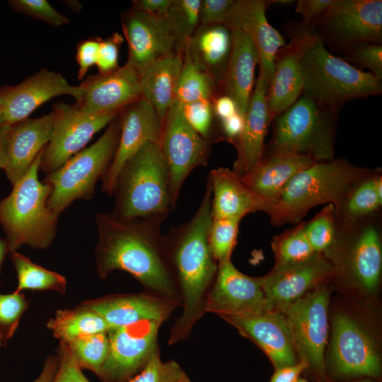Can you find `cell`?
<instances>
[{
  "instance_id": "obj_1",
  "label": "cell",
  "mask_w": 382,
  "mask_h": 382,
  "mask_svg": "<svg viewBox=\"0 0 382 382\" xmlns=\"http://www.w3.org/2000/svg\"><path fill=\"white\" fill-rule=\"evenodd\" d=\"M98 239L95 249L97 272L105 279L115 270L129 273L144 291L182 307L170 272L161 232L163 217L121 221L110 214L96 216Z\"/></svg>"
},
{
  "instance_id": "obj_2",
  "label": "cell",
  "mask_w": 382,
  "mask_h": 382,
  "mask_svg": "<svg viewBox=\"0 0 382 382\" xmlns=\"http://www.w3.org/2000/svg\"><path fill=\"white\" fill-rule=\"evenodd\" d=\"M209 178L202 202L192 217L163 236L166 259L182 300L183 313L170 330L168 345L186 340L207 313V303L218 263L208 241L212 221Z\"/></svg>"
},
{
  "instance_id": "obj_3",
  "label": "cell",
  "mask_w": 382,
  "mask_h": 382,
  "mask_svg": "<svg viewBox=\"0 0 382 382\" xmlns=\"http://www.w3.org/2000/svg\"><path fill=\"white\" fill-rule=\"evenodd\" d=\"M110 215L118 220L166 218L173 209L168 170L159 144L149 142L124 165Z\"/></svg>"
},
{
  "instance_id": "obj_4",
  "label": "cell",
  "mask_w": 382,
  "mask_h": 382,
  "mask_svg": "<svg viewBox=\"0 0 382 382\" xmlns=\"http://www.w3.org/2000/svg\"><path fill=\"white\" fill-rule=\"evenodd\" d=\"M367 172L345 160L316 162L292 178L267 214L274 224L281 225L300 222L317 205L332 204L337 209Z\"/></svg>"
},
{
  "instance_id": "obj_5",
  "label": "cell",
  "mask_w": 382,
  "mask_h": 382,
  "mask_svg": "<svg viewBox=\"0 0 382 382\" xmlns=\"http://www.w3.org/2000/svg\"><path fill=\"white\" fill-rule=\"evenodd\" d=\"M43 151L23 177L13 185L9 195L0 201V224L11 253L23 245L45 249L56 236L59 214L47 206L52 188L38 178Z\"/></svg>"
},
{
  "instance_id": "obj_6",
  "label": "cell",
  "mask_w": 382,
  "mask_h": 382,
  "mask_svg": "<svg viewBox=\"0 0 382 382\" xmlns=\"http://www.w3.org/2000/svg\"><path fill=\"white\" fill-rule=\"evenodd\" d=\"M301 67L303 94L328 109L339 111L349 101L382 92L381 80L331 54L318 34L303 53Z\"/></svg>"
},
{
  "instance_id": "obj_7",
  "label": "cell",
  "mask_w": 382,
  "mask_h": 382,
  "mask_svg": "<svg viewBox=\"0 0 382 382\" xmlns=\"http://www.w3.org/2000/svg\"><path fill=\"white\" fill-rule=\"evenodd\" d=\"M338 110L319 105L304 94L275 117L271 151L308 156L316 162L334 156V129Z\"/></svg>"
},
{
  "instance_id": "obj_8",
  "label": "cell",
  "mask_w": 382,
  "mask_h": 382,
  "mask_svg": "<svg viewBox=\"0 0 382 382\" xmlns=\"http://www.w3.org/2000/svg\"><path fill=\"white\" fill-rule=\"evenodd\" d=\"M120 134L119 115L91 146L70 158L47 174L44 183L51 186L48 207L60 214L76 199L89 200L98 179L103 178L115 154Z\"/></svg>"
},
{
  "instance_id": "obj_9",
  "label": "cell",
  "mask_w": 382,
  "mask_h": 382,
  "mask_svg": "<svg viewBox=\"0 0 382 382\" xmlns=\"http://www.w3.org/2000/svg\"><path fill=\"white\" fill-rule=\"evenodd\" d=\"M329 291L318 287L294 302L278 308L286 317L299 360L305 361L317 382H330L325 349L328 342Z\"/></svg>"
},
{
  "instance_id": "obj_10",
  "label": "cell",
  "mask_w": 382,
  "mask_h": 382,
  "mask_svg": "<svg viewBox=\"0 0 382 382\" xmlns=\"http://www.w3.org/2000/svg\"><path fill=\"white\" fill-rule=\"evenodd\" d=\"M325 371L335 380L378 379L381 375V360L376 343L366 330L346 314L338 313L333 319Z\"/></svg>"
},
{
  "instance_id": "obj_11",
  "label": "cell",
  "mask_w": 382,
  "mask_h": 382,
  "mask_svg": "<svg viewBox=\"0 0 382 382\" xmlns=\"http://www.w3.org/2000/svg\"><path fill=\"white\" fill-rule=\"evenodd\" d=\"M159 146L168 170L174 208L190 173L199 166L207 165L209 142L187 123L182 105L175 100L163 120Z\"/></svg>"
},
{
  "instance_id": "obj_12",
  "label": "cell",
  "mask_w": 382,
  "mask_h": 382,
  "mask_svg": "<svg viewBox=\"0 0 382 382\" xmlns=\"http://www.w3.org/2000/svg\"><path fill=\"white\" fill-rule=\"evenodd\" d=\"M52 137L43 151L40 170L50 173L83 149L93 135L113 121L121 112H87L74 105H53Z\"/></svg>"
},
{
  "instance_id": "obj_13",
  "label": "cell",
  "mask_w": 382,
  "mask_h": 382,
  "mask_svg": "<svg viewBox=\"0 0 382 382\" xmlns=\"http://www.w3.org/2000/svg\"><path fill=\"white\" fill-rule=\"evenodd\" d=\"M318 21L320 38L345 51L361 43L381 44V0H333Z\"/></svg>"
},
{
  "instance_id": "obj_14",
  "label": "cell",
  "mask_w": 382,
  "mask_h": 382,
  "mask_svg": "<svg viewBox=\"0 0 382 382\" xmlns=\"http://www.w3.org/2000/svg\"><path fill=\"white\" fill-rule=\"evenodd\" d=\"M161 323L145 320L107 331L108 356L97 375L103 382H128L146 365L158 345Z\"/></svg>"
},
{
  "instance_id": "obj_15",
  "label": "cell",
  "mask_w": 382,
  "mask_h": 382,
  "mask_svg": "<svg viewBox=\"0 0 382 382\" xmlns=\"http://www.w3.org/2000/svg\"><path fill=\"white\" fill-rule=\"evenodd\" d=\"M120 134L114 157L102 178V190L112 195L117 178L126 162L149 142L160 144L163 122L144 98L120 113Z\"/></svg>"
},
{
  "instance_id": "obj_16",
  "label": "cell",
  "mask_w": 382,
  "mask_h": 382,
  "mask_svg": "<svg viewBox=\"0 0 382 382\" xmlns=\"http://www.w3.org/2000/svg\"><path fill=\"white\" fill-rule=\"evenodd\" d=\"M273 310L267 301L262 277H253L240 272L227 260L218 265L209 292L207 313L221 317Z\"/></svg>"
},
{
  "instance_id": "obj_17",
  "label": "cell",
  "mask_w": 382,
  "mask_h": 382,
  "mask_svg": "<svg viewBox=\"0 0 382 382\" xmlns=\"http://www.w3.org/2000/svg\"><path fill=\"white\" fill-rule=\"evenodd\" d=\"M127 41L126 64L137 71L167 56L183 52L161 16L130 9L122 16Z\"/></svg>"
},
{
  "instance_id": "obj_18",
  "label": "cell",
  "mask_w": 382,
  "mask_h": 382,
  "mask_svg": "<svg viewBox=\"0 0 382 382\" xmlns=\"http://www.w3.org/2000/svg\"><path fill=\"white\" fill-rule=\"evenodd\" d=\"M239 332L255 342L268 356L275 369L299 361L288 321L277 310L223 316Z\"/></svg>"
},
{
  "instance_id": "obj_19",
  "label": "cell",
  "mask_w": 382,
  "mask_h": 382,
  "mask_svg": "<svg viewBox=\"0 0 382 382\" xmlns=\"http://www.w3.org/2000/svg\"><path fill=\"white\" fill-rule=\"evenodd\" d=\"M317 36V31L306 27L294 34L289 42L278 51L267 93L271 122L303 93L301 61L303 53Z\"/></svg>"
},
{
  "instance_id": "obj_20",
  "label": "cell",
  "mask_w": 382,
  "mask_h": 382,
  "mask_svg": "<svg viewBox=\"0 0 382 382\" xmlns=\"http://www.w3.org/2000/svg\"><path fill=\"white\" fill-rule=\"evenodd\" d=\"M334 265L322 253H315L306 260L275 265L262 277V288L273 310L295 301L331 276Z\"/></svg>"
},
{
  "instance_id": "obj_21",
  "label": "cell",
  "mask_w": 382,
  "mask_h": 382,
  "mask_svg": "<svg viewBox=\"0 0 382 382\" xmlns=\"http://www.w3.org/2000/svg\"><path fill=\"white\" fill-rule=\"evenodd\" d=\"M3 114L6 125L25 119L39 106L54 97L67 95L79 100L81 86L71 85L61 74L42 69L19 84L1 88Z\"/></svg>"
},
{
  "instance_id": "obj_22",
  "label": "cell",
  "mask_w": 382,
  "mask_h": 382,
  "mask_svg": "<svg viewBox=\"0 0 382 382\" xmlns=\"http://www.w3.org/2000/svg\"><path fill=\"white\" fill-rule=\"evenodd\" d=\"M80 86L82 94L74 105L87 112H121L142 98L139 74L127 64L112 72L91 76Z\"/></svg>"
},
{
  "instance_id": "obj_23",
  "label": "cell",
  "mask_w": 382,
  "mask_h": 382,
  "mask_svg": "<svg viewBox=\"0 0 382 382\" xmlns=\"http://www.w3.org/2000/svg\"><path fill=\"white\" fill-rule=\"evenodd\" d=\"M267 4L263 0H236L225 25L248 34L257 53L259 76L270 84L276 55L286 43L284 37L267 21Z\"/></svg>"
},
{
  "instance_id": "obj_24",
  "label": "cell",
  "mask_w": 382,
  "mask_h": 382,
  "mask_svg": "<svg viewBox=\"0 0 382 382\" xmlns=\"http://www.w3.org/2000/svg\"><path fill=\"white\" fill-rule=\"evenodd\" d=\"M81 306L98 313L111 328L145 320L162 324L178 307L170 301L146 291L110 294L85 301Z\"/></svg>"
},
{
  "instance_id": "obj_25",
  "label": "cell",
  "mask_w": 382,
  "mask_h": 382,
  "mask_svg": "<svg viewBox=\"0 0 382 382\" xmlns=\"http://www.w3.org/2000/svg\"><path fill=\"white\" fill-rule=\"evenodd\" d=\"M269 83L258 76L244 117L243 130L235 142L237 157L233 172L239 177L249 173L261 160L265 139L271 122L267 100Z\"/></svg>"
},
{
  "instance_id": "obj_26",
  "label": "cell",
  "mask_w": 382,
  "mask_h": 382,
  "mask_svg": "<svg viewBox=\"0 0 382 382\" xmlns=\"http://www.w3.org/2000/svg\"><path fill=\"white\" fill-rule=\"evenodd\" d=\"M54 124L52 112L38 118H27L10 125L7 162L4 169L13 185L28 171L50 142Z\"/></svg>"
},
{
  "instance_id": "obj_27",
  "label": "cell",
  "mask_w": 382,
  "mask_h": 382,
  "mask_svg": "<svg viewBox=\"0 0 382 382\" xmlns=\"http://www.w3.org/2000/svg\"><path fill=\"white\" fill-rule=\"evenodd\" d=\"M208 178L212 187V219H242L253 212L268 213L270 204L250 190L233 170L223 167L213 169Z\"/></svg>"
},
{
  "instance_id": "obj_28",
  "label": "cell",
  "mask_w": 382,
  "mask_h": 382,
  "mask_svg": "<svg viewBox=\"0 0 382 382\" xmlns=\"http://www.w3.org/2000/svg\"><path fill=\"white\" fill-rule=\"evenodd\" d=\"M316 161L308 156L274 151L263 155L259 163L241 177L246 186L271 205L297 173Z\"/></svg>"
},
{
  "instance_id": "obj_29",
  "label": "cell",
  "mask_w": 382,
  "mask_h": 382,
  "mask_svg": "<svg viewBox=\"0 0 382 382\" xmlns=\"http://www.w3.org/2000/svg\"><path fill=\"white\" fill-rule=\"evenodd\" d=\"M230 29L231 50L221 86L224 94L233 98L238 112L245 117L253 91L258 56L247 33L239 28Z\"/></svg>"
},
{
  "instance_id": "obj_30",
  "label": "cell",
  "mask_w": 382,
  "mask_h": 382,
  "mask_svg": "<svg viewBox=\"0 0 382 382\" xmlns=\"http://www.w3.org/2000/svg\"><path fill=\"white\" fill-rule=\"evenodd\" d=\"M231 45V30L226 25H199L185 48L195 64L221 86Z\"/></svg>"
},
{
  "instance_id": "obj_31",
  "label": "cell",
  "mask_w": 382,
  "mask_h": 382,
  "mask_svg": "<svg viewBox=\"0 0 382 382\" xmlns=\"http://www.w3.org/2000/svg\"><path fill=\"white\" fill-rule=\"evenodd\" d=\"M183 54L161 58L137 71L142 97L154 105L162 122L176 98Z\"/></svg>"
},
{
  "instance_id": "obj_32",
  "label": "cell",
  "mask_w": 382,
  "mask_h": 382,
  "mask_svg": "<svg viewBox=\"0 0 382 382\" xmlns=\"http://www.w3.org/2000/svg\"><path fill=\"white\" fill-rule=\"evenodd\" d=\"M382 270L380 236L374 226L365 227L348 250L346 270L355 285L366 292L378 286Z\"/></svg>"
},
{
  "instance_id": "obj_33",
  "label": "cell",
  "mask_w": 382,
  "mask_h": 382,
  "mask_svg": "<svg viewBox=\"0 0 382 382\" xmlns=\"http://www.w3.org/2000/svg\"><path fill=\"white\" fill-rule=\"evenodd\" d=\"M47 326L59 342L64 343L111 328L98 313L81 305L74 309L57 311Z\"/></svg>"
},
{
  "instance_id": "obj_34",
  "label": "cell",
  "mask_w": 382,
  "mask_h": 382,
  "mask_svg": "<svg viewBox=\"0 0 382 382\" xmlns=\"http://www.w3.org/2000/svg\"><path fill=\"white\" fill-rule=\"evenodd\" d=\"M11 260L16 270L18 286L14 292L23 290H52L64 294L66 279L64 276L49 270L31 261L28 257L11 253Z\"/></svg>"
},
{
  "instance_id": "obj_35",
  "label": "cell",
  "mask_w": 382,
  "mask_h": 382,
  "mask_svg": "<svg viewBox=\"0 0 382 382\" xmlns=\"http://www.w3.org/2000/svg\"><path fill=\"white\" fill-rule=\"evenodd\" d=\"M217 86L193 62L185 48L175 100L185 105L198 100H211Z\"/></svg>"
},
{
  "instance_id": "obj_36",
  "label": "cell",
  "mask_w": 382,
  "mask_h": 382,
  "mask_svg": "<svg viewBox=\"0 0 382 382\" xmlns=\"http://www.w3.org/2000/svg\"><path fill=\"white\" fill-rule=\"evenodd\" d=\"M201 0H172L166 13L161 16L166 27L184 51L199 25V8Z\"/></svg>"
},
{
  "instance_id": "obj_37",
  "label": "cell",
  "mask_w": 382,
  "mask_h": 382,
  "mask_svg": "<svg viewBox=\"0 0 382 382\" xmlns=\"http://www.w3.org/2000/svg\"><path fill=\"white\" fill-rule=\"evenodd\" d=\"M66 344L81 369H88L96 375L99 374L109 354L107 332L86 335Z\"/></svg>"
},
{
  "instance_id": "obj_38",
  "label": "cell",
  "mask_w": 382,
  "mask_h": 382,
  "mask_svg": "<svg viewBox=\"0 0 382 382\" xmlns=\"http://www.w3.org/2000/svg\"><path fill=\"white\" fill-rule=\"evenodd\" d=\"M276 265H284L308 260L315 253L303 230V223L276 236L272 241Z\"/></svg>"
},
{
  "instance_id": "obj_39",
  "label": "cell",
  "mask_w": 382,
  "mask_h": 382,
  "mask_svg": "<svg viewBox=\"0 0 382 382\" xmlns=\"http://www.w3.org/2000/svg\"><path fill=\"white\" fill-rule=\"evenodd\" d=\"M378 175L363 179L347 194L342 203L347 216L355 220L366 216L381 207L382 199L377 194V180Z\"/></svg>"
},
{
  "instance_id": "obj_40",
  "label": "cell",
  "mask_w": 382,
  "mask_h": 382,
  "mask_svg": "<svg viewBox=\"0 0 382 382\" xmlns=\"http://www.w3.org/2000/svg\"><path fill=\"white\" fill-rule=\"evenodd\" d=\"M335 207L327 204L311 221L303 223L306 236L315 253H323L336 243Z\"/></svg>"
},
{
  "instance_id": "obj_41",
  "label": "cell",
  "mask_w": 382,
  "mask_h": 382,
  "mask_svg": "<svg viewBox=\"0 0 382 382\" xmlns=\"http://www.w3.org/2000/svg\"><path fill=\"white\" fill-rule=\"evenodd\" d=\"M241 219H212L208 241L212 253L218 265L230 260L237 242Z\"/></svg>"
},
{
  "instance_id": "obj_42",
  "label": "cell",
  "mask_w": 382,
  "mask_h": 382,
  "mask_svg": "<svg viewBox=\"0 0 382 382\" xmlns=\"http://www.w3.org/2000/svg\"><path fill=\"white\" fill-rule=\"evenodd\" d=\"M189 380L178 362L161 360L158 347L144 368L128 382H188Z\"/></svg>"
},
{
  "instance_id": "obj_43",
  "label": "cell",
  "mask_w": 382,
  "mask_h": 382,
  "mask_svg": "<svg viewBox=\"0 0 382 382\" xmlns=\"http://www.w3.org/2000/svg\"><path fill=\"white\" fill-rule=\"evenodd\" d=\"M10 6L16 11L52 26L59 27L70 22V19L59 13L46 0H11Z\"/></svg>"
},
{
  "instance_id": "obj_44",
  "label": "cell",
  "mask_w": 382,
  "mask_h": 382,
  "mask_svg": "<svg viewBox=\"0 0 382 382\" xmlns=\"http://www.w3.org/2000/svg\"><path fill=\"white\" fill-rule=\"evenodd\" d=\"M182 110L187 123L202 138L209 141L213 135L214 112L211 100H198L182 105Z\"/></svg>"
},
{
  "instance_id": "obj_45",
  "label": "cell",
  "mask_w": 382,
  "mask_h": 382,
  "mask_svg": "<svg viewBox=\"0 0 382 382\" xmlns=\"http://www.w3.org/2000/svg\"><path fill=\"white\" fill-rule=\"evenodd\" d=\"M345 52L349 61L362 68L368 69L369 72L377 79L382 80L381 44L361 43Z\"/></svg>"
},
{
  "instance_id": "obj_46",
  "label": "cell",
  "mask_w": 382,
  "mask_h": 382,
  "mask_svg": "<svg viewBox=\"0 0 382 382\" xmlns=\"http://www.w3.org/2000/svg\"><path fill=\"white\" fill-rule=\"evenodd\" d=\"M27 306L25 297L20 293L0 294V330H6V338L14 332Z\"/></svg>"
},
{
  "instance_id": "obj_47",
  "label": "cell",
  "mask_w": 382,
  "mask_h": 382,
  "mask_svg": "<svg viewBox=\"0 0 382 382\" xmlns=\"http://www.w3.org/2000/svg\"><path fill=\"white\" fill-rule=\"evenodd\" d=\"M58 366L52 382H90L76 363L67 344L59 342Z\"/></svg>"
},
{
  "instance_id": "obj_48",
  "label": "cell",
  "mask_w": 382,
  "mask_h": 382,
  "mask_svg": "<svg viewBox=\"0 0 382 382\" xmlns=\"http://www.w3.org/2000/svg\"><path fill=\"white\" fill-rule=\"evenodd\" d=\"M124 37L119 33H115L100 44L96 66L99 74L112 72L119 67V52Z\"/></svg>"
},
{
  "instance_id": "obj_49",
  "label": "cell",
  "mask_w": 382,
  "mask_h": 382,
  "mask_svg": "<svg viewBox=\"0 0 382 382\" xmlns=\"http://www.w3.org/2000/svg\"><path fill=\"white\" fill-rule=\"evenodd\" d=\"M235 0H201L199 25L226 24Z\"/></svg>"
},
{
  "instance_id": "obj_50",
  "label": "cell",
  "mask_w": 382,
  "mask_h": 382,
  "mask_svg": "<svg viewBox=\"0 0 382 382\" xmlns=\"http://www.w3.org/2000/svg\"><path fill=\"white\" fill-rule=\"evenodd\" d=\"M101 40L100 37H90L77 45L76 59L79 65V80L83 79L91 66L96 65Z\"/></svg>"
},
{
  "instance_id": "obj_51",
  "label": "cell",
  "mask_w": 382,
  "mask_h": 382,
  "mask_svg": "<svg viewBox=\"0 0 382 382\" xmlns=\"http://www.w3.org/2000/svg\"><path fill=\"white\" fill-rule=\"evenodd\" d=\"M333 0H299L295 11L303 20L305 26L311 28L330 6Z\"/></svg>"
},
{
  "instance_id": "obj_52",
  "label": "cell",
  "mask_w": 382,
  "mask_h": 382,
  "mask_svg": "<svg viewBox=\"0 0 382 382\" xmlns=\"http://www.w3.org/2000/svg\"><path fill=\"white\" fill-rule=\"evenodd\" d=\"M219 122L221 132L224 138L234 144L243 130L244 117L237 112Z\"/></svg>"
},
{
  "instance_id": "obj_53",
  "label": "cell",
  "mask_w": 382,
  "mask_h": 382,
  "mask_svg": "<svg viewBox=\"0 0 382 382\" xmlns=\"http://www.w3.org/2000/svg\"><path fill=\"white\" fill-rule=\"evenodd\" d=\"M308 368V364L301 359L294 365L276 369L270 382H296Z\"/></svg>"
},
{
  "instance_id": "obj_54",
  "label": "cell",
  "mask_w": 382,
  "mask_h": 382,
  "mask_svg": "<svg viewBox=\"0 0 382 382\" xmlns=\"http://www.w3.org/2000/svg\"><path fill=\"white\" fill-rule=\"evenodd\" d=\"M212 103L214 115L219 121L238 112L235 101L228 95H221Z\"/></svg>"
},
{
  "instance_id": "obj_55",
  "label": "cell",
  "mask_w": 382,
  "mask_h": 382,
  "mask_svg": "<svg viewBox=\"0 0 382 382\" xmlns=\"http://www.w3.org/2000/svg\"><path fill=\"white\" fill-rule=\"evenodd\" d=\"M172 0H137L133 1L132 9L156 16H163L168 11Z\"/></svg>"
},
{
  "instance_id": "obj_56",
  "label": "cell",
  "mask_w": 382,
  "mask_h": 382,
  "mask_svg": "<svg viewBox=\"0 0 382 382\" xmlns=\"http://www.w3.org/2000/svg\"><path fill=\"white\" fill-rule=\"evenodd\" d=\"M58 366V357L50 356L45 360L42 370L33 382H52Z\"/></svg>"
},
{
  "instance_id": "obj_57",
  "label": "cell",
  "mask_w": 382,
  "mask_h": 382,
  "mask_svg": "<svg viewBox=\"0 0 382 382\" xmlns=\"http://www.w3.org/2000/svg\"><path fill=\"white\" fill-rule=\"evenodd\" d=\"M10 129L9 125L0 127V169H5L7 162V144Z\"/></svg>"
},
{
  "instance_id": "obj_58",
  "label": "cell",
  "mask_w": 382,
  "mask_h": 382,
  "mask_svg": "<svg viewBox=\"0 0 382 382\" xmlns=\"http://www.w3.org/2000/svg\"><path fill=\"white\" fill-rule=\"evenodd\" d=\"M7 251L8 249L6 241L0 238V269Z\"/></svg>"
},
{
  "instance_id": "obj_59",
  "label": "cell",
  "mask_w": 382,
  "mask_h": 382,
  "mask_svg": "<svg viewBox=\"0 0 382 382\" xmlns=\"http://www.w3.org/2000/svg\"><path fill=\"white\" fill-rule=\"evenodd\" d=\"M3 92L2 89H0V127L5 125L4 114H3Z\"/></svg>"
},
{
  "instance_id": "obj_60",
  "label": "cell",
  "mask_w": 382,
  "mask_h": 382,
  "mask_svg": "<svg viewBox=\"0 0 382 382\" xmlns=\"http://www.w3.org/2000/svg\"><path fill=\"white\" fill-rule=\"evenodd\" d=\"M373 378L369 377H361L357 378V379L347 380L345 382H376Z\"/></svg>"
},
{
  "instance_id": "obj_61",
  "label": "cell",
  "mask_w": 382,
  "mask_h": 382,
  "mask_svg": "<svg viewBox=\"0 0 382 382\" xmlns=\"http://www.w3.org/2000/svg\"><path fill=\"white\" fill-rule=\"evenodd\" d=\"M272 2H276V3H278V4H289L290 2H292V1H289V0H281V1H272Z\"/></svg>"
},
{
  "instance_id": "obj_62",
  "label": "cell",
  "mask_w": 382,
  "mask_h": 382,
  "mask_svg": "<svg viewBox=\"0 0 382 382\" xmlns=\"http://www.w3.org/2000/svg\"><path fill=\"white\" fill-rule=\"evenodd\" d=\"M4 345V335L1 331L0 330V346Z\"/></svg>"
},
{
  "instance_id": "obj_63",
  "label": "cell",
  "mask_w": 382,
  "mask_h": 382,
  "mask_svg": "<svg viewBox=\"0 0 382 382\" xmlns=\"http://www.w3.org/2000/svg\"><path fill=\"white\" fill-rule=\"evenodd\" d=\"M296 382H311V381H308V380L306 379H304L303 378H299Z\"/></svg>"
},
{
  "instance_id": "obj_64",
  "label": "cell",
  "mask_w": 382,
  "mask_h": 382,
  "mask_svg": "<svg viewBox=\"0 0 382 382\" xmlns=\"http://www.w3.org/2000/svg\"><path fill=\"white\" fill-rule=\"evenodd\" d=\"M188 382H192L190 379L188 381Z\"/></svg>"
}]
</instances>
